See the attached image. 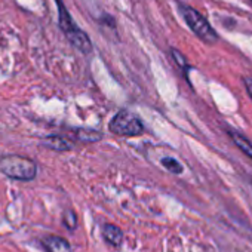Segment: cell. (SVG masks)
I'll list each match as a JSON object with an SVG mask.
<instances>
[{
	"instance_id": "5b68a950",
	"label": "cell",
	"mask_w": 252,
	"mask_h": 252,
	"mask_svg": "<svg viewBox=\"0 0 252 252\" xmlns=\"http://www.w3.org/2000/svg\"><path fill=\"white\" fill-rule=\"evenodd\" d=\"M42 245L46 252H71L70 243L60 236H46L42 239Z\"/></svg>"
},
{
	"instance_id": "7a4b0ae2",
	"label": "cell",
	"mask_w": 252,
	"mask_h": 252,
	"mask_svg": "<svg viewBox=\"0 0 252 252\" xmlns=\"http://www.w3.org/2000/svg\"><path fill=\"white\" fill-rule=\"evenodd\" d=\"M57 5H58V15H60V27L63 29V32L67 36V39L70 40V43L76 49H79L82 54H91L92 42H91L89 36L74 24L73 18L70 17L68 11L65 9L61 0H57Z\"/></svg>"
},
{
	"instance_id": "8992f818",
	"label": "cell",
	"mask_w": 252,
	"mask_h": 252,
	"mask_svg": "<svg viewBox=\"0 0 252 252\" xmlns=\"http://www.w3.org/2000/svg\"><path fill=\"white\" fill-rule=\"evenodd\" d=\"M42 146L48 147L51 150H55V152H67V150L73 149L71 143L67 141L63 137H60V135H49V137L43 138L42 140Z\"/></svg>"
},
{
	"instance_id": "3957f363",
	"label": "cell",
	"mask_w": 252,
	"mask_h": 252,
	"mask_svg": "<svg viewBox=\"0 0 252 252\" xmlns=\"http://www.w3.org/2000/svg\"><path fill=\"white\" fill-rule=\"evenodd\" d=\"M110 132L120 137H140L146 132L141 119L129 110H120L114 114L108 125Z\"/></svg>"
},
{
	"instance_id": "5bb4252c",
	"label": "cell",
	"mask_w": 252,
	"mask_h": 252,
	"mask_svg": "<svg viewBox=\"0 0 252 252\" xmlns=\"http://www.w3.org/2000/svg\"><path fill=\"white\" fill-rule=\"evenodd\" d=\"M251 2H252V0H251Z\"/></svg>"
},
{
	"instance_id": "52a82bcc",
	"label": "cell",
	"mask_w": 252,
	"mask_h": 252,
	"mask_svg": "<svg viewBox=\"0 0 252 252\" xmlns=\"http://www.w3.org/2000/svg\"><path fill=\"white\" fill-rule=\"evenodd\" d=\"M102 237L113 246H120L123 242V231L114 224H104Z\"/></svg>"
},
{
	"instance_id": "9c48e42d",
	"label": "cell",
	"mask_w": 252,
	"mask_h": 252,
	"mask_svg": "<svg viewBox=\"0 0 252 252\" xmlns=\"http://www.w3.org/2000/svg\"><path fill=\"white\" fill-rule=\"evenodd\" d=\"M228 135H230V138L233 140V143L236 144V147H237L245 156H248L249 159H252V143H251L246 137H243L242 134L234 132V131H228Z\"/></svg>"
},
{
	"instance_id": "30bf717a",
	"label": "cell",
	"mask_w": 252,
	"mask_h": 252,
	"mask_svg": "<svg viewBox=\"0 0 252 252\" xmlns=\"http://www.w3.org/2000/svg\"><path fill=\"white\" fill-rule=\"evenodd\" d=\"M160 163H162V166H163L168 172L175 174V175H180V174H183V171H184L183 165H181L177 159H174V158H171V156L163 158V159L160 160Z\"/></svg>"
},
{
	"instance_id": "4fadbf2b",
	"label": "cell",
	"mask_w": 252,
	"mask_h": 252,
	"mask_svg": "<svg viewBox=\"0 0 252 252\" xmlns=\"http://www.w3.org/2000/svg\"><path fill=\"white\" fill-rule=\"evenodd\" d=\"M245 86H246V91L252 99V79H245Z\"/></svg>"
},
{
	"instance_id": "8fae6325",
	"label": "cell",
	"mask_w": 252,
	"mask_h": 252,
	"mask_svg": "<svg viewBox=\"0 0 252 252\" xmlns=\"http://www.w3.org/2000/svg\"><path fill=\"white\" fill-rule=\"evenodd\" d=\"M63 222L68 230H74L77 227V217L73 211H65L63 217Z\"/></svg>"
},
{
	"instance_id": "ba28073f",
	"label": "cell",
	"mask_w": 252,
	"mask_h": 252,
	"mask_svg": "<svg viewBox=\"0 0 252 252\" xmlns=\"http://www.w3.org/2000/svg\"><path fill=\"white\" fill-rule=\"evenodd\" d=\"M74 137L80 143L91 144V143L101 141L102 140V132H99L96 129H89V128H79V129H74Z\"/></svg>"
},
{
	"instance_id": "6da1fadb",
	"label": "cell",
	"mask_w": 252,
	"mask_h": 252,
	"mask_svg": "<svg viewBox=\"0 0 252 252\" xmlns=\"http://www.w3.org/2000/svg\"><path fill=\"white\" fill-rule=\"evenodd\" d=\"M0 171L11 180L17 181H32L37 174V166L34 160L24 156H3L0 159Z\"/></svg>"
},
{
	"instance_id": "7c38bea8",
	"label": "cell",
	"mask_w": 252,
	"mask_h": 252,
	"mask_svg": "<svg viewBox=\"0 0 252 252\" xmlns=\"http://www.w3.org/2000/svg\"><path fill=\"white\" fill-rule=\"evenodd\" d=\"M172 52V57H174V60L177 61V64L184 70V71H187L189 70V65H187V63H186V58H184V55L181 54V52H178V51H175V49H172L171 51Z\"/></svg>"
},
{
	"instance_id": "277c9868",
	"label": "cell",
	"mask_w": 252,
	"mask_h": 252,
	"mask_svg": "<svg viewBox=\"0 0 252 252\" xmlns=\"http://www.w3.org/2000/svg\"><path fill=\"white\" fill-rule=\"evenodd\" d=\"M178 12L181 14L183 20L186 21V24L193 30V33L202 39L203 42L206 43H214L217 42L218 36L217 33L212 30L211 24L205 20V17H202L194 8L191 6H187L184 3H180L178 5Z\"/></svg>"
}]
</instances>
